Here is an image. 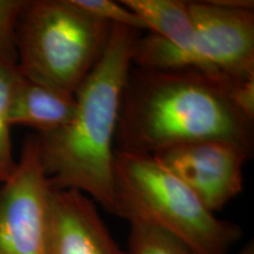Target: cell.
Masks as SVG:
<instances>
[{"instance_id":"5","label":"cell","mask_w":254,"mask_h":254,"mask_svg":"<svg viewBox=\"0 0 254 254\" xmlns=\"http://www.w3.org/2000/svg\"><path fill=\"white\" fill-rule=\"evenodd\" d=\"M194 37L184 53L155 34L135 41L132 64L141 68H192L227 82L254 79V8L220 0L189 1Z\"/></svg>"},{"instance_id":"7","label":"cell","mask_w":254,"mask_h":254,"mask_svg":"<svg viewBox=\"0 0 254 254\" xmlns=\"http://www.w3.org/2000/svg\"><path fill=\"white\" fill-rule=\"evenodd\" d=\"M252 154L234 142L202 140L176 146L153 157L215 214L243 192L244 165Z\"/></svg>"},{"instance_id":"12","label":"cell","mask_w":254,"mask_h":254,"mask_svg":"<svg viewBox=\"0 0 254 254\" xmlns=\"http://www.w3.org/2000/svg\"><path fill=\"white\" fill-rule=\"evenodd\" d=\"M126 254H198L170 232L144 222L129 224Z\"/></svg>"},{"instance_id":"4","label":"cell","mask_w":254,"mask_h":254,"mask_svg":"<svg viewBox=\"0 0 254 254\" xmlns=\"http://www.w3.org/2000/svg\"><path fill=\"white\" fill-rule=\"evenodd\" d=\"M112 26L72 0H28L18 26V72L75 94L103 57Z\"/></svg>"},{"instance_id":"8","label":"cell","mask_w":254,"mask_h":254,"mask_svg":"<svg viewBox=\"0 0 254 254\" xmlns=\"http://www.w3.org/2000/svg\"><path fill=\"white\" fill-rule=\"evenodd\" d=\"M45 254H126L106 227L93 200L77 190L50 193Z\"/></svg>"},{"instance_id":"2","label":"cell","mask_w":254,"mask_h":254,"mask_svg":"<svg viewBox=\"0 0 254 254\" xmlns=\"http://www.w3.org/2000/svg\"><path fill=\"white\" fill-rule=\"evenodd\" d=\"M140 32L113 25L99 63L75 92V111L58 131L38 135L51 186L77 190L113 212V163L123 92Z\"/></svg>"},{"instance_id":"14","label":"cell","mask_w":254,"mask_h":254,"mask_svg":"<svg viewBox=\"0 0 254 254\" xmlns=\"http://www.w3.org/2000/svg\"><path fill=\"white\" fill-rule=\"evenodd\" d=\"M78 7L111 25H123L139 32H147L144 21L120 1L113 0H72Z\"/></svg>"},{"instance_id":"13","label":"cell","mask_w":254,"mask_h":254,"mask_svg":"<svg viewBox=\"0 0 254 254\" xmlns=\"http://www.w3.org/2000/svg\"><path fill=\"white\" fill-rule=\"evenodd\" d=\"M28 0H0V62L17 66L18 26Z\"/></svg>"},{"instance_id":"15","label":"cell","mask_w":254,"mask_h":254,"mask_svg":"<svg viewBox=\"0 0 254 254\" xmlns=\"http://www.w3.org/2000/svg\"><path fill=\"white\" fill-rule=\"evenodd\" d=\"M236 254H254V244L253 241L251 243H247L245 246L241 249L239 252H237Z\"/></svg>"},{"instance_id":"3","label":"cell","mask_w":254,"mask_h":254,"mask_svg":"<svg viewBox=\"0 0 254 254\" xmlns=\"http://www.w3.org/2000/svg\"><path fill=\"white\" fill-rule=\"evenodd\" d=\"M112 214L170 232L198 254H230L243 228L218 218L153 155L116 151Z\"/></svg>"},{"instance_id":"6","label":"cell","mask_w":254,"mask_h":254,"mask_svg":"<svg viewBox=\"0 0 254 254\" xmlns=\"http://www.w3.org/2000/svg\"><path fill=\"white\" fill-rule=\"evenodd\" d=\"M51 190L38 136L28 135L15 171L0 187V254H45Z\"/></svg>"},{"instance_id":"10","label":"cell","mask_w":254,"mask_h":254,"mask_svg":"<svg viewBox=\"0 0 254 254\" xmlns=\"http://www.w3.org/2000/svg\"><path fill=\"white\" fill-rule=\"evenodd\" d=\"M147 26L148 33L163 38L186 53L194 37L189 1L183 0H120Z\"/></svg>"},{"instance_id":"9","label":"cell","mask_w":254,"mask_h":254,"mask_svg":"<svg viewBox=\"0 0 254 254\" xmlns=\"http://www.w3.org/2000/svg\"><path fill=\"white\" fill-rule=\"evenodd\" d=\"M75 111L74 94L24 78L19 73L11 106L12 126H26L45 135L62 128Z\"/></svg>"},{"instance_id":"11","label":"cell","mask_w":254,"mask_h":254,"mask_svg":"<svg viewBox=\"0 0 254 254\" xmlns=\"http://www.w3.org/2000/svg\"><path fill=\"white\" fill-rule=\"evenodd\" d=\"M19 72L15 65L0 62V184L7 182L17 167L11 135V106Z\"/></svg>"},{"instance_id":"1","label":"cell","mask_w":254,"mask_h":254,"mask_svg":"<svg viewBox=\"0 0 254 254\" xmlns=\"http://www.w3.org/2000/svg\"><path fill=\"white\" fill-rule=\"evenodd\" d=\"M192 68L132 66L123 92L116 151L154 155L202 140L254 148V119L234 104L231 85Z\"/></svg>"}]
</instances>
